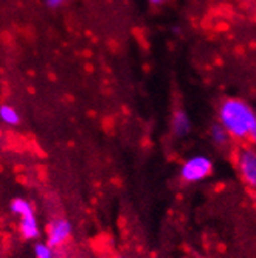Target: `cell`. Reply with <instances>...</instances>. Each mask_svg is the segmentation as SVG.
<instances>
[{
  "mask_svg": "<svg viewBox=\"0 0 256 258\" xmlns=\"http://www.w3.org/2000/svg\"><path fill=\"white\" fill-rule=\"evenodd\" d=\"M213 173V162L202 154L193 156L182 163L179 176L184 183H197L205 180Z\"/></svg>",
  "mask_w": 256,
  "mask_h": 258,
  "instance_id": "obj_3",
  "label": "cell"
},
{
  "mask_svg": "<svg viewBox=\"0 0 256 258\" xmlns=\"http://www.w3.org/2000/svg\"><path fill=\"white\" fill-rule=\"evenodd\" d=\"M219 124L230 139L254 140L256 114L253 107L239 98H228L219 107Z\"/></svg>",
  "mask_w": 256,
  "mask_h": 258,
  "instance_id": "obj_1",
  "label": "cell"
},
{
  "mask_svg": "<svg viewBox=\"0 0 256 258\" xmlns=\"http://www.w3.org/2000/svg\"><path fill=\"white\" fill-rule=\"evenodd\" d=\"M151 4H154V5H160V4H164L166 0H149Z\"/></svg>",
  "mask_w": 256,
  "mask_h": 258,
  "instance_id": "obj_11",
  "label": "cell"
},
{
  "mask_svg": "<svg viewBox=\"0 0 256 258\" xmlns=\"http://www.w3.org/2000/svg\"><path fill=\"white\" fill-rule=\"evenodd\" d=\"M211 139L217 146H224V145H227L230 137H228V134L225 133V129L221 124H214L211 127Z\"/></svg>",
  "mask_w": 256,
  "mask_h": 258,
  "instance_id": "obj_9",
  "label": "cell"
},
{
  "mask_svg": "<svg viewBox=\"0 0 256 258\" xmlns=\"http://www.w3.org/2000/svg\"><path fill=\"white\" fill-rule=\"evenodd\" d=\"M0 120L8 126H16V124H19L21 117H19V112H17L13 106L4 104V106H0Z\"/></svg>",
  "mask_w": 256,
  "mask_h": 258,
  "instance_id": "obj_7",
  "label": "cell"
},
{
  "mask_svg": "<svg viewBox=\"0 0 256 258\" xmlns=\"http://www.w3.org/2000/svg\"><path fill=\"white\" fill-rule=\"evenodd\" d=\"M171 129L176 137H185L191 131V120H190L188 114L184 112V110H177V112H174L173 120H171Z\"/></svg>",
  "mask_w": 256,
  "mask_h": 258,
  "instance_id": "obj_6",
  "label": "cell"
},
{
  "mask_svg": "<svg viewBox=\"0 0 256 258\" xmlns=\"http://www.w3.org/2000/svg\"><path fill=\"white\" fill-rule=\"evenodd\" d=\"M118 258H126V256H118Z\"/></svg>",
  "mask_w": 256,
  "mask_h": 258,
  "instance_id": "obj_12",
  "label": "cell"
},
{
  "mask_svg": "<svg viewBox=\"0 0 256 258\" xmlns=\"http://www.w3.org/2000/svg\"><path fill=\"white\" fill-rule=\"evenodd\" d=\"M71 230H73V227L68 219H65V218L53 219L47 227V243L54 249L61 247L70 238Z\"/></svg>",
  "mask_w": 256,
  "mask_h": 258,
  "instance_id": "obj_5",
  "label": "cell"
},
{
  "mask_svg": "<svg viewBox=\"0 0 256 258\" xmlns=\"http://www.w3.org/2000/svg\"><path fill=\"white\" fill-rule=\"evenodd\" d=\"M237 170L248 187L256 185V153L251 146H245L237 153Z\"/></svg>",
  "mask_w": 256,
  "mask_h": 258,
  "instance_id": "obj_4",
  "label": "cell"
},
{
  "mask_svg": "<svg viewBox=\"0 0 256 258\" xmlns=\"http://www.w3.org/2000/svg\"><path fill=\"white\" fill-rule=\"evenodd\" d=\"M64 2H65V0H47V4H48L51 8H58V7H61Z\"/></svg>",
  "mask_w": 256,
  "mask_h": 258,
  "instance_id": "obj_10",
  "label": "cell"
},
{
  "mask_svg": "<svg viewBox=\"0 0 256 258\" xmlns=\"http://www.w3.org/2000/svg\"><path fill=\"white\" fill-rule=\"evenodd\" d=\"M10 210L16 216H19V230L25 239L33 241V239L39 238L41 226H39V221L34 213L33 206L30 204V201L24 198H14L10 204Z\"/></svg>",
  "mask_w": 256,
  "mask_h": 258,
  "instance_id": "obj_2",
  "label": "cell"
},
{
  "mask_svg": "<svg viewBox=\"0 0 256 258\" xmlns=\"http://www.w3.org/2000/svg\"><path fill=\"white\" fill-rule=\"evenodd\" d=\"M34 255H36V258H54L56 256V250H54V247H51L48 243L38 241L34 244Z\"/></svg>",
  "mask_w": 256,
  "mask_h": 258,
  "instance_id": "obj_8",
  "label": "cell"
}]
</instances>
